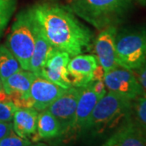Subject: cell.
Wrapping results in <instances>:
<instances>
[{
	"label": "cell",
	"mask_w": 146,
	"mask_h": 146,
	"mask_svg": "<svg viewBox=\"0 0 146 146\" xmlns=\"http://www.w3.org/2000/svg\"><path fill=\"white\" fill-rule=\"evenodd\" d=\"M29 11L43 35L55 49L67 52L70 57L90 50L92 32L70 10L56 3H43Z\"/></svg>",
	"instance_id": "cell-1"
},
{
	"label": "cell",
	"mask_w": 146,
	"mask_h": 146,
	"mask_svg": "<svg viewBox=\"0 0 146 146\" xmlns=\"http://www.w3.org/2000/svg\"><path fill=\"white\" fill-rule=\"evenodd\" d=\"M132 0H71L70 11L98 29L118 24Z\"/></svg>",
	"instance_id": "cell-2"
},
{
	"label": "cell",
	"mask_w": 146,
	"mask_h": 146,
	"mask_svg": "<svg viewBox=\"0 0 146 146\" xmlns=\"http://www.w3.org/2000/svg\"><path fill=\"white\" fill-rule=\"evenodd\" d=\"M131 111L132 101L108 91L96 104L82 132L103 133L126 119Z\"/></svg>",
	"instance_id": "cell-3"
},
{
	"label": "cell",
	"mask_w": 146,
	"mask_h": 146,
	"mask_svg": "<svg viewBox=\"0 0 146 146\" xmlns=\"http://www.w3.org/2000/svg\"><path fill=\"white\" fill-rule=\"evenodd\" d=\"M34 44L35 33L33 19L29 10L22 11L16 16L6 45L24 70H29Z\"/></svg>",
	"instance_id": "cell-4"
},
{
	"label": "cell",
	"mask_w": 146,
	"mask_h": 146,
	"mask_svg": "<svg viewBox=\"0 0 146 146\" xmlns=\"http://www.w3.org/2000/svg\"><path fill=\"white\" fill-rule=\"evenodd\" d=\"M115 53L118 65L136 71L146 62V29H132L117 33Z\"/></svg>",
	"instance_id": "cell-5"
},
{
	"label": "cell",
	"mask_w": 146,
	"mask_h": 146,
	"mask_svg": "<svg viewBox=\"0 0 146 146\" xmlns=\"http://www.w3.org/2000/svg\"><path fill=\"white\" fill-rule=\"evenodd\" d=\"M103 81L106 90L132 102L145 94L132 72L120 66L106 73Z\"/></svg>",
	"instance_id": "cell-6"
},
{
	"label": "cell",
	"mask_w": 146,
	"mask_h": 146,
	"mask_svg": "<svg viewBox=\"0 0 146 146\" xmlns=\"http://www.w3.org/2000/svg\"><path fill=\"white\" fill-rule=\"evenodd\" d=\"M82 88L74 86L68 88L47 108L58 121L62 128V136L68 134L72 129Z\"/></svg>",
	"instance_id": "cell-7"
},
{
	"label": "cell",
	"mask_w": 146,
	"mask_h": 146,
	"mask_svg": "<svg viewBox=\"0 0 146 146\" xmlns=\"http://www.w3.org/2000/svg\"><path fill=\"white\" fill-rule=\"evenodd\" d=\"M69 60L70 55L68 53L54 49L47 57L40 76L63 89H67L72 87L68 72Z\"/></svg>",
	"instance_id": "cell-8"
},
{
	"label": "cell",
	"mask_w": 146,
	"mask_h": 146,
	"mask_svg": "<svg viewBox=\"0 0 146 146\" xmlns=\"http://www.w3.org/2000/svg\"><path fill=\"white\" fill-rule=\"evenodd\" d=\"M117 28L111 25L102 29L94 43L95 57L105 72L118 67L115 53V38L117 35Z\"/></svg>",
	"instance_id": "cell-9"
},
{
	"label": "cell",
	"mask_w": 146,
	"mask_h": 146,
	"mask_svg": "<svg viewBox=\"0 0 146 146\" xmlns=\"http://www.w3.org/2000/svg\"><path fill=\"white\" fill-rule=\"evenodd\" d=\"M66 89L42 76H36L29 93L31 107L41 112L46 110Z\"/></svg>",
	"instance_id": "cell-10"
},
{
	"label": "cell",
	"mask_w": 146,
	"mask_h": 146,
	"mask_svg": "<svg viewBox=\"0 0 146 146\" xmlns=\"http://www.w3.org/2000/svg\"><path fill=\"white\" fill-rule=\"evenodd\" d=\"M98 66V60L92 54H78L69 60L68 72L74 87H84L92 82L93 73Z\"/></svg>",
	"instance_id": "cell-11"
},
{
	"label": "cell",
	"mask_w": 146,
	"mask_h": 146,
	"mask_svg": "<svg viewBox=\"0 0 146 146\" xmlns=\"http://www.w3.org/2000/svg\"><path fill=\"white\" fill-rule=\"evenodd\" d=\"M100 98L99 96L94 92L91 83L82 88L77 102L72 127L69 132L72 136L73 134L82 132L84 127Z\"/></svg>",
	"instance_id": "cell-12"
},
{
	"label": "cell",
	"mask_w": 146,
	"mask_h": 146,
	"mask_svg": "<svg viewBox=\"0 0 146 146\" xmlns=\"http://www.w3.org/2000/svg\"><path fill=\"white\" fill-rule=\"evenodd\" d=\"M117 146H146V130L128 116L117 131Z\"/></svg>",
	"instance_id": "cell-13"
},
{
	"label": "cell",
	"mask_w": 146,
	"mask_h": 146,
	"mask_svg": "<svg viewBox=\"0 0 146 146\" xmlns=\"http://www.w3.org/2000/svg\"><path fill=\"white\" fill-rule=\"evenodd\" d=\"M33 22L35 33V44L29 71L32 72L36 76H40L43 65L46 62L47 57L55 48L52 46V45L49 42L46 36L43 35L41 29H39L36 22L33 21Z\"/></svg>",
	"instance_id": "cell-14"
},
{
	"label": "cell",
	"mask_w": 146,
	"mask_h": 146,
	"mask_svg": "<svg viewBox=\"0 0 146 146\" xmlns=\"http://www.w3.org/2000/svg\"><path fill=\"white\" fill-rule=\"evenodd\" d=\"M38 111L33 108H17L12 119L13 131L16 135L28 139L36 131Z\"/></svg>",
	"instance_id": "cell-15"
},
{
	"label": "cell",
	"mask_w": 146,
	"mask_h": 146,
	"mask_svg": "<svg viewBox=\"0 0 146 146\" xmlns=\"http://www.w3.org/2000/svg\"><path fill=\"white\" fill-rule=\"evenodd\" d=\"M60 136H62V128L57 119L47 109L41 111L37 116L36 131L33 137V141L49 140Z\"/></svg>",
	"instance_id": "cell-16"
},
{
	"label": "cell",
	"mask_w": 146,
	"mask_h": 146,
	"mask_svg": "<svg viewBox=\"0 0 146 146\" xmlns=\"http://www.w3.org/2000/svg\"><path fill=\"white\" fill-rule=\"evenodd\" d=\"M36 76L30 71L21 68L3 82V89L7 94L17 93L27 96Z\"/></svg>",
	"instance_id": "cell-17"
},
{
	"label": "cell",
	"mask_w": 146,
	"mask_h": 146,
	"mask_svg": "<svg viewBox=\"0 0 146 146\" xmlns=\"http://www.w3.org/2000/svg\"><path fill=\"white\" fill-rule=\"evenodd\" d=\"M21 67L16 57L11 54L8 48L0 46V76L3 82L11 76L12 74L21 70Z\"/></svg>",
	"instance_id": "cell-18"
},
{
	"label": "cell",
	"mask_w": 146,
	"mask_h": 146,
	"mask_svg": "<svg viewBox=\"0 0 146 146\" xmlns=\"http://www.w3.org/2000/svg\"><path fill=\"white\" fill-rule=\"evenodd\" d=\"M16 0H0V36L15 12Z\"/></svg>",
	"instance_id": "cell-19"
},
{
	"label": "cell",
	"mask_w": 146,
	"mask_h": 146,
	"mask_svg": "<svg viewBox=\"0 0 146 146\" xmlns=\"http://www.w3.org/2000/svg\"><path fill=\"white\" fill-rule=\"evenodd\" d=\"M132 111L136 121L146 130V94L132 102Z\"/></svg>",
	"instance_id": "cell-20"
},
{
	"label": "cell",
	"mask_w": 146,
	"mask_h": 146,
	"mask_svg": "<svg viewBox=\"0 0 146 146\" xmlns=\"http://www.w3.org/2000/svg\"><path fill=\"white\" fill-rule=\"evenodd\" d=\"M31 144L32 142L29 139L22 138L16 135L14 131L0 141V146H29Z\"/></svg>",
	"instance_id": "cell-21"
},
{
	"label": "cell",
	"mask_w": 146,
	"mask_h": 146,
	"mask_svg": "<svg viewBox=\"0 0 146 146\" xmlns=\"http://www.w3.org/2000/svg\"><path fill=\"white\" fill-rule=\"evenodd\" d=\"M16 109L12 102H0V122H11Z\"/></svg>",
	"instance_id": "cell-22"
},
{
	"label": "cell",
	"mask_w": 146,
	"mask_h": 146,
	"mask_svg": "<svg viewBox=\"0 0 146 146\" xmlns=\"http://www.w3.org/2000/svg\"><path fill=\"white\" fill-rule=\"evenodd\" d=\"M92 87L94 89V92L99 96L100 98H102L105 94H106V88L103 80H97V81H92Z\"/></svg>",
	"instance_id": "cell-23"
},
{
	"label": "cell",
	"mask_w": 146,
	"mask_h": 146,
	"mask_svg": "<svg viewBox=\"0 0 146 146\" xmlns=\"http://www.w3.org/2000/svg\"><path fill=\"white\" fill-rule=\"evenodd\" d=\"M13 131L11 122H0V141Z\"/></svg>",
	"instance_id": "cell-24"
},
{
	"label": "cell",
	"mask_w": 146,
	"mask_h": 146,
	"mask_svg": "<svg viewBox=\"0 0 146 146\" xmlns=\"http://www.w3.org/2000/svg\"><path fill=\"white\" fill-rule=\"evenodd\" d=\"M136 72H137V79L143 89L145 90V92H146V62L139 69H137Z\"/></svg>",
	"instance_id": "cell-25"
},
{
	"label": "cell",
	"mask_w": 146,
	"mask_h": 146,
	"mask_svg": "<svg viewBox=\"0 0 146 146\" xmlns=\"http://www.w3.org/2000/svg\"><path fill=\"white\" fill-rule=\"evenodd\" d=\"M105 72L103 68L101 65H98L96 68L94 69L93 73V79L92 81H97V80H103L105 77Z\"/></svg>",
	"instance_id": "cell-26"
},
{
	"label": "cell",
	"mask_w": 146,
	"mask_h": 146,
	"mask_svg": "<svg viewBox=\"0 0 146 146\" xmlns=\"http://www.w3.org/2000/svg\"><path fill=\"white\" fill-rule=\"evenodd\" d=\"M102 146H117V138H116L115 133L110 136Z\"/></svg>",
	"instance_id": "cell-27"
},
{
	"label": "cell",
	"mask_w": 146,
	"mask_h": 146,
	"mask_svg": "<svg viewBox=\"0 0 146 146\" xmlns=\"http://www.w3.org/2000/svg\"><path fill=\"white\" fill-rule=\"evenodd\" d=\"M45 144H42V143H36V144H31L29 146H44Z\"/></svg>",
	"instance_id": "cell-28"
},
{
	"label": "cell",
	"mask_w": 146,
	"mask_h": 146,
	"mask_svg": "<svg viewBox=\"0 0 146 146\" xmlns=\"http://www.w3.org/2000/svg\"><path fill=\"white\" fill-rule=\"evenodd\" d=\"M3 89V82L2 80V78H1V76H0V90Z\"/></svg>",
	"instance_id": "cell-29"
},
{
	"label": "cell",
	"mask_w": 146,
	"mask_h": 146,
	"mask_svg": "<svg viewBox=\"0 0 146 146\" xmlns=\"http://www.w3.org/2000/svg\"><path fill=\"white\" fill-rule=\"evenodd\" d=\"M139 2L142 5H146V0H139Z\"/></svg>",
	"instance_id": "cell-30"
},
{
	"label": "cell",
	"mask_w": 146,
	"mask_h": 146,
	"mask_svg": "<svg viewBox=\"0 0 146 146\" xmlns=\"http://www.w3.org/2000/svg\"><path fill=\"white\" fill-rule=\"evenodd\" d=\"M44 146H47V145H44Z\"/></svg>",
	"instance_id": "cell-31"
}]
</instances>
